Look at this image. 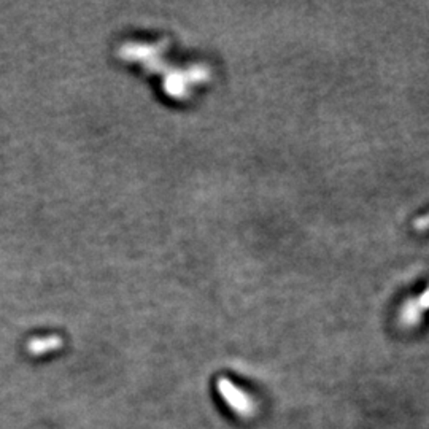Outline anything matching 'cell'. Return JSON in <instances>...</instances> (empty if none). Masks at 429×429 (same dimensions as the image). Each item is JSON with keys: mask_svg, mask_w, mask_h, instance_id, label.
<instances>
[{"mask_svg": "<svg viewBox=\"0 0 429 429\" xmlns=\"http://www.w3.org/2000/svg\"><path fill=\"white\" fill-rule=\"evenodd\" d=\"M429 309V290L425 291V294H423L418 302H416V306H409L404 309L402 312V323L407 326H415L418 325L420 321V312L421 310Z\"/></svg>", "mask_w": 429, "mask_h": 429, "instance_id": "cell-2", "label": "cell"}, {"mask_svg": "<svg viewBox=\"0 0 429 429\" xmlns=\"http://www.w3.org/2000/svg\"><path fill=\"white\" fill-rule=\"evenodd\" d=\"M415 226H416V229H420V231H425L426 228H429V215L425 216V218H420L415 223Z\"/></svg>", "mask_w": 429, "mask_h": 429, "instance_id": "cell-4", "label": "cell"}, {"mask_svg": "<svg viewBox=\"0 0 429 429\" xmlns=\"http://www.w3.org/2000/svg\"><path fill=\"white\" fill-rule=\"evenodd\" d=\"M216 390H218L220 396L226 401L228 406L231 407L232 412L244 416V418H250L254 415L256 407H254L251 397L244 390L235 387L229 378H220L218 383H216Z\"/></svg>", "mask_w": 429, "mask_h": 429, "instance_id": "cell-1", "label": "cell"}, {"mask_svg": "<svg viewBox=\"0 0 429 429\" xmlns=\"http://www.w3.org/2000/svg\"><path fill=\"white\" fill-rule=\"evenodd\" d=\"M59 339H42V340H35V342H30L29 345V350L34 352V353H43V352H48V350H53V348L59 347Z\"/></svg>", "mask_w": 429, "mask_h": 429, "instance_id": "cell-3", "label": "cell"}]
</instances>
